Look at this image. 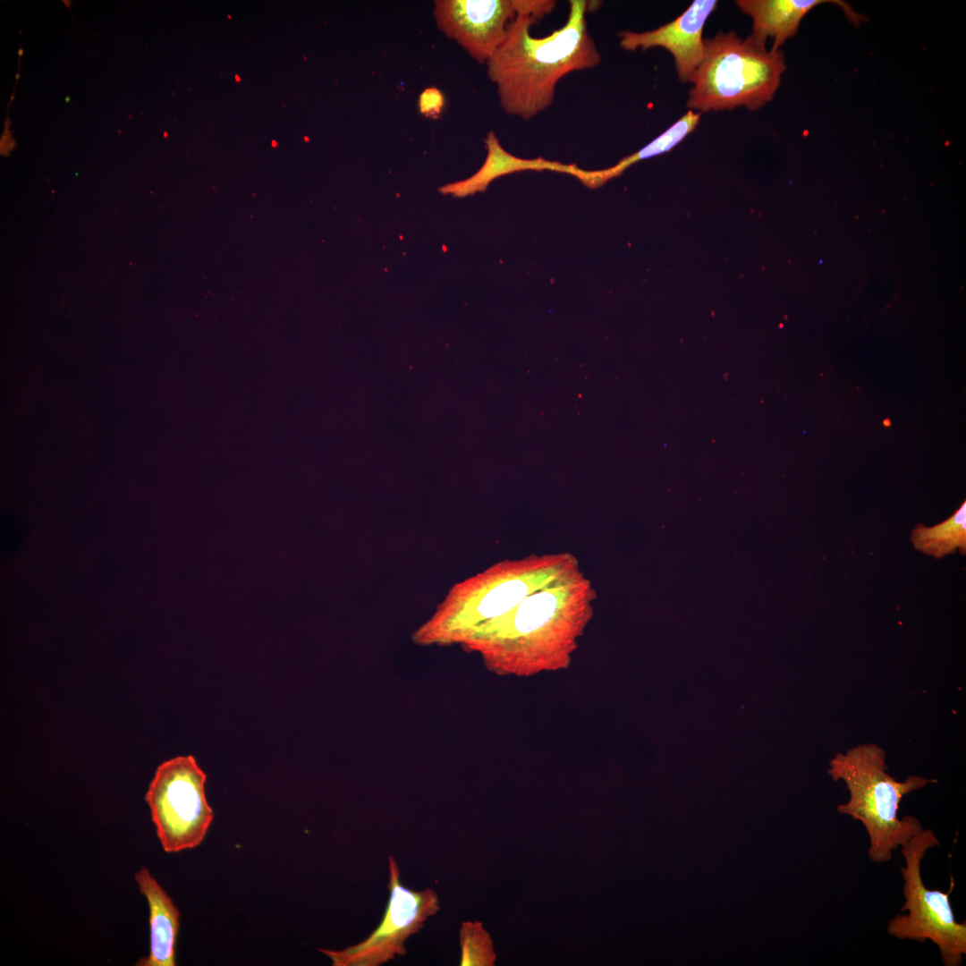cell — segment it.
Returning <instances> with one entry per match:
<instances>
[{
	"label": "cell",
	"mask_w": 966,
	"mask_h": 966,
	"mask_svg": "<svg viewBox=\"0 0 966 966\" xmlns=\"http://www.w3.org/2000/svg\"><path fill=\"white\" fill-rule=\"evenodd\" d=\"M599 4L569 1L564 26L547 37L535 38L531 26L552 12L555 1L528 0L511 22L503 44L486 63L504 112L530 120L553 104L555 86L564 76L599 64L601 55L586 21L587 13Z\"/></svg>",
	"instance_id": "1"
},
{
	"label": "cell",
	"mask_w": 966,
	"mask_h": 966,
	"mask_svg": "<svg viewBox=\"0 0 966 966\" xmlns=\"http://www.w3.org/2000/svg\"><path fill=\"white\" fill-rule=\"evenodd\" d=\"M568 593L535 594L462 644L480 652L497 674L530 675L564 666L586 618L579 598Z\"/></svg>",
	"instance_id": "2"
},
{
	"label": "cell",
	"mask_w": 966,
	"mask_h": 966,
	"mask_svg": "<svg viewBox=\"0 0 966 966\" xmlns=\"http://www.w3.org/2000/svg\"><path fill=\"white\" fill-rule=\"evenodd\" d=\"M827 774L833 781L843 780L850 792L837 811L859 820L869 838V858L876 863L888 862L893 852L923 828L912 816L898 818L902 797L935 780L909 775L902 782L886 773L885 750L876 744L853 747L837 753L829 762Z\"/></svg>",
	"instance_id": "3"
},
{
	"label": "cell",
	"mask_w": 966,
	"mask_h": 966,
	"mask_svg": "<svg viewBox=\"0 0 966 966\" xmlns=\"http://www.w3.org/2000/svg\"><path fill=\"white\" fill-rule=\"evenodd\" d=\"M785 70L779 49L752 35L741 38L734 31L704 38V55L696 70L687 106L699 113L746 106L756 110L769 102Z\"/></svg>",
	"instance_id": "4"
},
{
	"label": "cell",
	"mask_w": 966,
	"mask_h": 966,
	"mask_svg": "<svg viewBox=\"0 0 966 966\" xmlns=\"http://www.w3.org/2000/svg\"><path fill=\"white\" fill-rule=\"evenodd\" d=\"M940 845L932 829H922L901 847L905 865L901 866L904 902L901 911L889 920L887 933L900 940L936 945L945 966H960L966 954V921L957 922L950 902L953 878L947 892L926 887L921 877V861L926 852Z\"/></svg>",
	"instance_id": "5"
},
{
	"label": "cell",
	"mask_w": 966,
	"mask_h": 966,
	"mask_svg": "<svg viewBox=\"0 0 966 966\" xmlns=\"http://www.w3.org/2000/svg\"><path fill=\"white\" fill-rule=\"evenodd\" d=\"M207 775L191 756L160 764L145 800L163 850L179 852L199 846L213 822L205 784Z\"/></svg>",
	"instance_id": "6"
},
{
	"label": "cell",
	"mask_w": 966,
	"mask_h": 966,
	"mask_svg": "<svg viewBox=\"0 0 966 966\" xmlns=\"http://www.w3.org/2000/svg\"><path fill=\"white\" fill-rule=\"evenodd\" d=\"M390 895L378 926L360 943L342 950L318 948L334 966H380L407 953L405 942L440 910L439 897L431 888L415 891L401 882L399 867L388 857Z\"/></svg>",
	"instance_id": "7"
},
{
	"label": "cell",
	"mask_w": 966,
	"mask_h": 966,
	"mask_svg": "<svg viewBox=\"0 0 966 966\" xmlns=\"http://www.w3.org/2000/svg\"><path fill=\"white\" fill-rule=\"evenodd\" d=\"M528 0H436L437 28L478 63L486 64L503 44L511 22Z\"/></svg>",
	"instance_id": "8"
},
{
	"label": "cell",
	"mask_w": 966,
	"mask_h": 966,
	"mask_svg": "<svg viewBox=\"0 0 966 966\" xmlns=\"http://www.w3.org/2000/svg\"><path fill=\"white\" fill-rule=\"evenodd\" d=\"M716 6V0H695L675 20L656 30L620 31V46L628 51L657 47L667 49L674 58L679 80L691 82L704 55V25Z\"/></svg>",
	"instance_id": "9"
},
{
	"label": "cell",
	"mask_w": 966,
	"mask_h": 966,
	"mask_svg": "<svg viewBox=\"0 0 966 966\" xmlns=\"http://www.w3.org/2000/svg\"><path fill=\"white\" fill-rule=\"evenodd\" d=\"M741 10L750 15L753 21L752 36L766 43L767 37L774 39L772 49H779L784 41L797 31L803 17L818 4L831 3L837 4L848 19L859 25L863 16L843 1L835 0H738L735 2Z\"/></svg>",
	"instance_id": "10"
},
{
	"label": "cell",
	"mask_w": 966,
	"mask_h": 966,
	"mask_svg": "<svg viewBox=\"0 0 966 966\" xmlns=\"http://www.w3.org/2000/svg\"><path fill=\"white\" fill-rule=\"evenodd\" d=\"M487 157L481 167L471 176L458 182H449L438 189L443 195L464 198L487 190L496 178L515 172L525 170H548L568 174L578 178L582 169L575 165H565L543 157L532 159L521 158L506 151L494 131H489L484 140Z\"/></svg>",
	"instance_id": "11"
},
{
	"label": "cell",
	"mask_w": 966,
	"mask_h": 966,
	"mask_svg": "<svg viewBox=\"0 0 966 966\" xmlns=\"http://www.w3.org/2000/svg\"><path fill=\"white\" fill-rule=\"evenodd\" d=\"M135 880L140 894L147 899L150 925L149 953L140 958L135 965L175 966L180 911L148 869L142 868L138 871Z\"/></svg>",
	"instance_id": "12"
},
{
	"label": "cell",
	"mask_w": 966,
	"mask_h": 966,
	"mask_svg": "<svg viewBox=\"0 0 966 966\" xmlns=\"http://www.w3.org/2000/svg\"><path fill=\"white\" fill-rule=\"evenodd\" d=\"M700 116L701 113L689 110L670 128L639 151L623 157L612 167L595 171L582 170L578 179L591 189L602 186L636 162L671 150L697 127Z\"/></svg>",
	"instance_id": "13"
},
{
	"label": "cell",
	"mask_w": 966,
	"mask_h": 966,
	"mask_svg": "<svg viewBox=\"0 0 966 966\" xmlns=\"http://www.w3.org/2000/svg\"><path fill=\"white\" fill-rule=\"evenodd\" d=\"M913 547L936 559L955 554L966 553V503L946 520L934 526L917 524L911 531Z\"/></svg>",
	"instance_id": "14"
},
{
	"label": "cell",
	"mask_w": 966,
	"mask_h": 966,
	"mask_svg": "<svg viewBox=\"0 0 966 966\" xmlns=\"http://www.w3.org/2000/svg\"><path fill=\"white\" fill-rule=\"evenodd\" d=\"M461 966H493L496 954L490 935L479 921H463L459 933Z\"/></svg>",
	"instance_id": "15"
},
{
	"label": "cell",
	"mask_w": 966,
	"mask_h": 966,
	"mask_svg": "<svg viewBox=\"0 0 966 966\" xmlns=\"http://www.w3.org/2000/svg\"><path fill=\"white\" fill-rule=\"evenodd\" d=\"M445 97L436 87L426 88L419 96L418 108L426 118L437 119L443 113Z\"/></svg>",
	"instance_id": "16"
},
{
	"label": "cell",
	"mask_w": 966,
	"mask_h": 966,
	"mask_svg": "<svg viewBox=\"0 0 966 966\" xmlns=\"http://www.w3.org/2000/svg\"><path fill=\"white\" fill-rule=\"evenodd\" d=\"M22 536L23 527L21 521H1V544L4 554L13 551L20 545Z\"/></svg>",
	"instance_id": "17"
},
{
	"label": "cell",
	"mask_w": 966,
	"mask_h": 966,
	"mask_svg": "<svg viewBox=\"0 0 966 966\" xmlns=\"http://www.w3.org/2000/svg\"><path fill=\"white\" fill-rule=\"evenodd\" d=\"M65 101L70 102V97H66Z\"/></svg>",
	"instance_id": "18"
},
{
	"label": "cell",
	"mask_w": 966,
	"mask_h": 966,
	"mask_svg": "<svg viewBox=\"0 0 966 966\" xmlns=\"http://www.w3.org/2000/svg\"><path fill=\"white\" fill-rule=\"evenodd\" d=\"M235 79H236L237 80H240V79H239V77H238V76H236V77H235Z\"/></svg>",
	"instance_id": "19"
}]
</instances>
